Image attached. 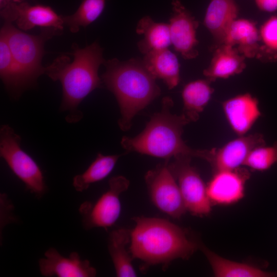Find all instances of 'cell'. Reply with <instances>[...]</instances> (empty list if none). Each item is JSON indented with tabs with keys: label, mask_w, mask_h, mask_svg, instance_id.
<instances>
[{
	"label": "cell",
	"mask_w": 277,
	"mask_h": 277,
	"mask_svg": "<svg viewBox=\"0 0 277 277\" xmlns=\"http://www.w3.org/2000/svg\"><path fill=\"white\" fill-rule=\"evenodd\" d=\"M72 49V62L67 55L59 56L46 67L45 74L52 81L61 83L63 98L60 109L68 112L65 117L68 123H75L83 117L78 109L81 103L92 91L101 87L98 70L106 61L97 42L84 48L73 44Z\"/></svg>",
	"instance_id": "cell-1"
},
{
	"label": "cell",
	"mask_w": 277,
	"mask_h": 277,
	"mask_svg": "<svg viewBox=\"0 0 277 277\" xmlns=\"http://www.w3.org/2000/svg\"><path fill=\"white\" fill-rule=\"evenodd\" d=\"M133 220L129 251L145 268L157 264L164 268L175 259H188L200 247L186 230L167 220L142 216Z\"/></svg>",
	"instance_id": "cell-2"
},
{
	"label": "cell",
	"mask_w": 277,
	"mask_h": 277,
	"mask_svg": "<svg viewBox=\"0 0 277 277\" xmlns=\"http://www.w3.org/2000/svg\"><path fill=\"white\" fill-rule=\"evenodd\" d=\"M102 78L115 96L121 117L118 124L123 131L129 130L134 116L161 94L156 79L145 67L143 60L106 61Z\"/></svg>",
	"instance_id": "cell-3"
},
{
	"label": "cell",
	"mask_w": 277,
	"mask_h": 277,
	"mask_svg": "<svg viewBox=\"0 0 277 277\" xmlns=\"http://www.w3.org/2000/svg\"><path fill=\"white\" fill-rule=\"evenodd\" d=\"M173 106L172 100L165 97L161 110L151 116L140 134L133 137H122V147L129 152H136L166 160L180 155L202 158L204 149H192L183 140V128L190 122L183 113H172Z\"/></svg>",
	"instance_id": "cell-4"
},
{
	"label": "cell",
	"mask_w": 277,
	"mask_h": 277,
	"mask_svg": "<svg viewBox=\"0 0 277 277\" xmlns=\"http://www.w3.org/2000/svg\"><path fill=\"white\" fill-rule=\"evenodd\" d=\"M62 31L55 28H44L38 35L29 34L8 22L1 27L0 32L5 35L15 61L32 87L36 86L37 78L45 74L46 67L42 65L45 43Z\"/></svg>",
	"instance_id": "cell-5"
},
{
	"label": "cell",
	"mask_w": 277,
	"mask_h": 277,
	"mask_svg": "<svg viewBox=\"0 0 277 277\" xmlns=\"http://www.w3.org/2000/svg\"><path fill=\"white\" fill-rule=\"evenodd\" d=\"M21 137L8 125L0 129V156L14 174L36 197L47 191L43 172L37 163L21 146Z\"/></svg>",
	"instance_id": "cell-6"
},
{
	"label": "cell",
	"mask_w": 277,
	"mask_h": 277,
	"mask_svg": "<svg viewBox=\"0 0 277 277\" xmlns=\"http://www.w3.org/2000/svg\"><path fill=\"white\" fill-rule=\"evenodd\" d=\"M129 181L118 175L110 178L109 188L94 203L86 201L80 206L82 224L86 230L96 227L107 229L118 220L121 211L120 195L127 190Z\"/></svg>",
	"instance_id": "cell-7"
},
{
	"label": "cell",
	"mask_w": 277,
	"mask_h": 277,
	"mask_svg": "<svg viewBox=\"0 0 277 277\" xmlns=\"http://www.w3.org/2000/svg\"><path fill=\"white\" fill-rule=\"evenodd\" d=\"M191 156L180 155L168 164L179 187L187 211L192 215H208L212 204L207 193V186L199 173L190 164Z\"/></svg>",
	"instance_id": "cell-8"
},
{
	"label": "cell",
	"mask_w": 277,
	"mask_h": 277,
	"mask_svg": "<svg viewBox=\"0 0 277 277\" xmlns=\"http://www.w3.org/2000/svg\"><path fill=\"white\" fill-rule=\"evenodd\" d=\"M168 161L148 171L145 180L154 206L172 218L180 219L187 210L177 183L169 168Z\"/></svg>",
	"instance_id": "cell-9"
},
{
	"label": "cell",
	"mask_w": 277,
	"mask_h": 277,
	"mask_svg": "<svg viewBox=\"0 0 277 277\" xmlns=\"http://www.w3.org/2000/svg\"><path fill=\"white\" fill-rule=\"evenodd\" d=\"M265 144L262 134H246L238 136L220 148L205 149L203 159L209 163L214 171L234 169L244 166L254 148Z\"/></svg>",
	"instance_id": "cell-10"
},
{
	"label": "cell",
	"mask_w": 277,
	"mask_h": 277,
	"mask_svg": "<svg viewBox=\"0 0 277 277\" xmlns=\"http://www.w3.org/2000/svg\"><path fill=\"white\" fill-rule=\"evenodd\" d=\"M171 5L172 12L168 24L171 44L185 59H193L199 54V22L180 0H172Z\"/></svg>",
	"instance_id": "cell-11"
},
{
	"label": "cell",
	"mask_w": 277,
	"mask_h": 277,
	"mask_svg": "<svg viewBox=\"0 0 277 277\" xmlns=\"http://www.w3.org/2000/svg\"><path fill=\"white\" fill-rule=\"evenodd\" d=\"M250 176L249 170L242 167L214 171L206 185L212 205H230L241 200L245 195V185Z\"/></svg>",
	"instance_id": "cell-12"
},
{
	"label": "cell",
	"mask_w": 277,
	"mask_h": 277,
	"mask_svg": "<svg viewBox=\"0 0 277 277\" xmlns=\"http://www.w3.org/2000/svg\"><path fill=\"white\" fill-rule=\"evenodd\" d=\"M38 265L41 274L46 277H93L96 274L90 262L82 260L76 252L65 257L53 247L45 252Z\"/></svg>",
	"instance_id": "cell-13"
},
{
	"label": "cell",
	"mask_w": 277,
	"mask_h": 277,
	"mask_svg": "<svg viewBox=\"0 0 277 277\" xmlns=\"http://www.w3.org/2000/svg\"><path fill=\"white\" fill-rule=\"evenodd\" d=\"M222 107L229 125L238 136L246 134L262 115L258 100L249 93L224 101Z\"/></svg>",
	"instance_id": "cell-14"
},
{
	"label": "cell",
	"mask_w": 277,
	"mask_h": 277,
	"mask_svg": "<svg viewBox=\"0 0 277 277\" xmlns=\"http://www.w3.org/2000/svg\"><path fill=\"white\" fill-rule=\"evenodd\" d=\"M6 22L14 23L17 28L28 31L36 27L64 28L63 15H58L51 7L31 5L27 2L15 3Z\"/></svg>",
	"instance_id": "cell-15"
},
{
	"label": "cell",
	"mask_w": 277,
	"mask_h": 277,
	"mask_svg": "<svg viewBox=\"0 0 277 277\" xmlns=\"http://www.w3.org/2000/svg\"><path fill=\"white\" fill-rule=\"evenodd\" d=\"M209 65L204 70L206 78L212 82L241 73L246 68V57L234 47L223 44L213 48Z\"/></svg>",
	"instance_id": "cell-16"
},
{
	"label": "cell",
	"mask_w": 277,
	"mask_h": 277,
	"mask_svg": "<svg viewBox=\"0 0 277 277\" xmlns=\"http://www.w3.org/2000/svg\"><path fill=\"white\" fill-rule=\"evenodd\" d=\"M236 48L246 58L259 60L261 44L259 30L254 22L236 18L229 27L224 43Z\"/></svg>",
	"instance_id": "cell-17"
},
{
	"label": "cell",
	"mask_w": 277,
	"mask_h": 277,
	"mask_svg": "<svg viewBox=\"0 0 277 277\" xmlns=\"http://www.w3.org/2000/svg\"><path fill=\"white\" fill-rule=\"evenodd\" d=\"M239 11L234 0L210 1L206 9L204 24L214 39L215 44L213 48L224 43L227 30L237 18Z\"/></svg>",
	"instance_id": "cell-18"
},
{
	"label": "cell",
	"mask_w": 277,
	"mask_h": 277,
	"mask_svg": "<svg viewBox=\"0 0 277 277\" xmlns=\"http://www.w3.org/2000/svg\"><path fill=\"white\" fill-rule=\"evenodd\" d=\"M0 76L6 88L14 98L32 86L15 61L6 37L0 32Z\"/></svg>",
	"instance_id": "cell-19"
},
{
	"label": "cell",
	"mask_w": 277,
	"mask_h": 277,
	"mask_svg": "<svg viewBox=\"0 0 277 277\" xmlns=\"http://www.w3.org/2000/svg\"><path fill=\"white\" fill-rule=\"evenodd\" d=\"M143 61L149 73L155 79L162 80L169 89L179 84L180 64L176 55L168 48L145 54Z\"/></svg>",
	"instance_id": "cell-20"
},
{
	"label": "cell",
	"mask_w": 277,
	"mask_h": 277,
	"mask_svg": "<svg viewBox=\"0 0 277 277\" xmlns=\"http://www.w3.org/2000/svg\"><path fill=\"white\" fill-rule=\"evenodd\" d=\"M200 247L208 260L216 277H273L277 271H268L248 263L224 258L206 247Z\"/></svg>",
	"instance_id": "cell-21"
},
{
	"label": "cell",
	"mask_w": 277,
	"mask_h": 277,
	"mask_svg": "<svg viewBox=\"0 0 277 277\" xmlns=\"http://www.w3.org/2000/svg\"><path fill=\"white\" fill-rule=\"evenodd\" d=\"M131 230L120 228L112 231L108 238V251L116 275L118 277H134L136 273L132 264L133 259L127 245L130 242Z\"/></svg>",
	"instance_id": "cell-22"
},
{
	"label": "cell",
	"mask_w": 277,
	"mask_h": 277,
	"mask_svg": "<svg viewBox=\"0 0 277 277\" xmlns=\"http://www.w3.org/2000/svg\"><path fill=\"white\" fill-rule=\"evenodd\" d=\"M207 79L197 80L187 84L184 87L182 97L183 114L190 122H196L200 114L209 102L214 92Z\"/></svg>",
	"instance_id": "cell-23"
},
{
	"label": "cell",
	"mask_w": 277,
	"mask_h": 277,
	"mask_svg": "<svg viewBox=\"0 0 277 277\" xmlns=\"http://www.w3.org/2000/svg\"><path fill=\"white\" fill-rule=\"evenodd\" d=\"M136 32L144 35L137 46L144 54L168 48L171 44L169 24L155 22L149 16H145L139 21Z\"/></svg>",
	"instance_id": "cell-24"
},
{
	"label": "cell",
	"mask_w": 277,
	"mask_h": 277,
	"mask_svg": "<svg viewBox=\"0 0 277 277\" xmlns=\"http://www.w3.org/2000/svg\"><path fill=\"white\" fill-rule=\"evenodd\" d=\"M120 156L98 153L95 160L83 173L73 177L72 185L75 190L83 192L92 184L106 178L113 169Z\"/></svg>",
	"instance_id": "cell-25"
},
{
	"label": "cell",
	"mask_w": 277,
	"mask_h": 277,
	"mask_svg": "<svg viewBox=\"0 0 277 277\" xmlns=\"http://www.w3.org/2000/svg\"><path fill=\"white\" fill-rule=\"evenodd\" d=\"M108 0H81L76 11L63 16L64 25L72 33H76L81 27L86 28L97 19L103 12Z\"/></svg>",
	"instance_id": "cell-26"
},
{
	"label": "cell",
	"mask_w": 277,
	"mask_h": 277,
	"mask_svg": "<svg viewBox=\"0 0 277 277\" xmlns=\"http://www.w3.org/2000/svg\"><path fill=\"white\" fill-rule=\"evenodd\" d=\"M261 44L259 60L271 62L277 60V16L266 20L259 30Z\"/></svg>",
	"instance_id": "cell-27"
},
{
	"label": "cell",
	"mask_w": 277,
	"mask_h": 277,
	"mask_svg": "<svg viewBox=\"0 0 277 277\" xmlns=\"http://www.w3.org/2000/svg\"><path fill=\"white\" fill-rule=\"evenodd\" d=\"M277 164V142L271 146L261 145L248 155L244 166L253 171H265Z\"/></svg>",
	"instance_id": "cell-28"
},
{
	"label": "cell",
	"mask_w": 277,
	"mask_h": 277,
	"mask_svg": "<svg viewBox=\"0 0 277 277\" xmlns=\"http://www.w3.org/2000/svg\"><path fill=\"white\" fill-rule=\"evenodd\" d=\"M258 8L261 11L272 12L277 10V0H254Z\"/></svg>",
	"instance_id": "cell-29"
},
{
	"label": "cell",
	"mask_w": 277,
	"mask_h": 277,
	"mask_svg": "<svg viewBox=\"0 0 277 277\" xmlns=\"http://www.w3.org/2000/svg\"><path fill=\"white\" fill-rule=\"evenodd\" d=\"M16 3H22V2H25V0H13Z\"/></svg>",
	"instance_id": "cell-30"
}]
</instances>
